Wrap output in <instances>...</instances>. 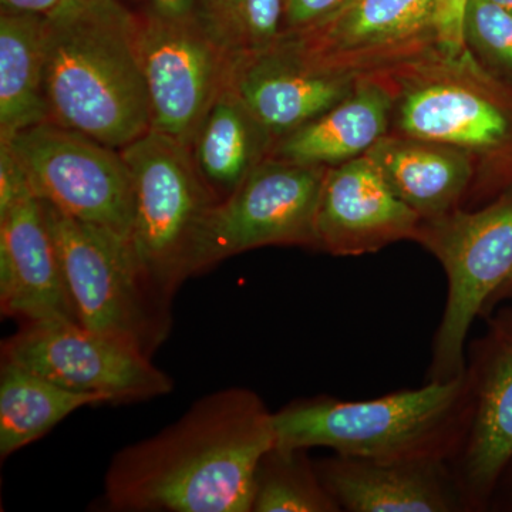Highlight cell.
Listing matches in <instances>:
<instances>
[{
	"label": "cell",
	"mask_w": 512,
	"mask_h": 512,
	"mask_svg": "<svg viewBox=\"0 0 512 512\" xmlns=\"http://www.w3.org/2000/svg\"><path fill=\"white\" fill-rule=\"evenodd\" d=\"M45 18L0 15V140L49 121L43 90Z\"/></svg>",
	"instance_id": "44dd1931"
},
{
	"label": "cell",
	"mask_w": 512,
	"mask_h": 512,
	"mask_svg": "<svg viewBox=\"0 0 512 512\" xmlns=\"http://www.w3.org/2000/svg\"><path fill=\"white\" fill-rule=\"evenodd\" d=\"M232 86L276 141L348 97V73L320 66L288 32L275 45L238 59Z\"/></svg>",
	"instance_id": "4fadbf2b"
},
{
	"label": "cell",
	"mask_w": 512,
	"mask_h": 512,
	"mask_svg": "<svg viewBox=\"0 0 512 512\" xmlns=\"http://www.w3.org/2000/svg\"><path fill=\"white\" fill-rule=\"evenodd\" d=\"M163 2H174V0H163Z\"/></svg>",
	"instance_id": "4dcf8cb0"
},
{
	"label": "cell",
	"mask_w": 512,
	"mask_h": 512,
	"mask_svg": "<svg viewBox=\"0 0 512 512\" xmlns=\"http://www.w3.org/2000/svg\"><path fill=\"white\" fill-rule=\"evenodd\" d=\"M366 156L421 220L460 208L473 178L470 157L461 148L419 138L384 136Z\"/></svg>",
	"instance_id": "e0dca14e"
},
{
	"label": "cell",
	"mask_w": 512,
	"mask_h": 512,
	"mask_svg": "<svg viewBox=\"0 0 512 512\" xmlns=\"http://www.w3.org/2000/svg\"><path fill=\"white\" fill-rule=\"evenodd\" d=\"M42 205L80 325L153 356L170 332V309L148 292L127 239Z\"/></svg>",
	"instance_id": "52a82bcc"
},
{
	"label": "cell",
	"mask_w": 512,
	"mask_h": 512,
	"mask_svg": "<svg viewBox=\"0 0 512 512\" xmlns=\"http://www.w3.org/2000/svg\"><path fill=\"white\" fill-rule=\"evenodd\" d=\"M109 404L97 394L77 393L2 360L0 367V456L35 443L76 410Z\"/></svg>",
	"instance_id": "7402d4cb"
},
{
	"label": "cell",
	"mask_w": 512,
	"mask_h": 512,
	"mask_svg": "<svg viewBox=\"0 0 512 512\" xmlns=\"http://www.w3.org/2000/svg\"><path fill=\"white\" fill-rule=\"evenodd\" d=\"M390 113L392 97L386 89L360 84L322 116L279 138L271 157L319 167L355 160L386 136Z\"/></svg>",
	"instance_id": "d6986e66"
},
{
	"label": "cell",
	"mask_w": 512,
	"mask_h": 512,
	"mask_svg": "<svg viewBox=\"0 0 512 512\" xmlns=\"http://www.w3.org/2000/svg\"><path fill=\"white\" fill-rule=\"evenodd\" d=\"M329 167L268 158L202 221L191 276L262 247L316 249L315 221Z\"/></svg>",
	"instance_id": "ba28073f"
},
{
	"label": "cell",
	"mask_w": 512,
	"mask_h": 512,
	"mask_svg": "<svg viewBox=\"0 0 512 512\" xmlns=\"http://www.w3.org/2000/svg\"><path fill=\"white\" fill-rule=\"evenodd\" d=\"M303 448L274 446L256 467L251 512H339Z\"/></svg>",
	"instance_id": "603a6c76"
},
{
	"label": "cell",
	"mask_w": 512,
	"mask_h": 512,
	"mask_svg": "<svg viewBox=\"0 0 512 512\" xmlns=\"http://www.w3.org/2000/svg\"><path fill=\"white\" fill-rule=\"evenodd\" d=\"M414 241L439 259L447 276L443 318L434 335L427 382L466 372L468 332L512 278V190L477 211L421 220Z\"/></svg>",
	"instance_id": "5b68a950"
},
{
	"label": "cell",
	"mask_w": 512,
	"mask_h": 512,
	"mask_svg": "<svg viewBox=\"0 0 512 512\" xmlns=\"http://www.w3.org/2000/svg\"><path fill=\"white\" fill-rule=\"evenodd\" d=\"M288 33L320 66L348 73L350 60L434 37V0H353L318 28Z\"/></svg>",
	"instance_id": "2e32d148"
},
{
	"label": "cell",
	"mask_w": 512,
	"mask_h": 512,
	"mask_svg": "<svg viewBox=\"0 0 512 512\" xmlns=\"http://www.w3.org/2000/svg\"><path fill=\"white\" fill-rule=\"evenodd\" d=\"M49 121L113 148L151 130L137 16L120 0H64L45 18Z\"/></svg>",
	"instance_id": "7a4b0ae2"
},
{
	"label": "cell",
	"mask_w": 512,
	"mask_h": 512,
	"mask_svg": "<svg viewBox=\"0 0 512 512\" xmlns=\"http://www.w3.org/2000/svg\"><path fill=\"white\" fill-rule=\"evenodd\" d=\"M505 299H512V278L500 289L497 293H495L494 298L491 299L490 305H488L487 313H490L491 309L495 308L498 302L505 301Z\"/></svg>",
	"instance_id": "f1b7e54d"
},
{
	"label": "cell",
	"mask_w": 512,
	"mask_h": 512,
	"mask_svg": "<svg viewBox=\"0 0 512 512\" xmlns=\"http://www.w3.org/2000/svg\"><path fill=\"white\" fill-rule=\"evenodd\" d=\"M215 35L237 59L264 52L285 28V0H200Z\"/></svg>",
	"instance_id": "cb8c5ba5"
},
{
	"label": "cell",
	"mask_w": 512,
	"mask_h": 512,
	"mask_svg": "<svg viewBox=\"0 0 512 512\" xmlns=\"http://www.w3.org/2000/svg\"><path fill=\"white\" fill-rule=\"evenodd\" d=\"M274 446V413L259 394L218 390L156 436L114 454L104 478L106 507L251 512L256 467Z\"/></svg>",
	"instance_id": "6da1fadb"
},
{
	"label": "cell",
	"mask_w": 512,
	"mask_h": 512,
	"mask_svg": "<svg viewBox=\"0 0 512 512\" xmlns=\"http://www.w3.org/2000/svg\"><path fill=\"white\" fill-rule=\"evenodd\" d=\"M406 136L466 148L497 146L508 133L503 111L467 87L431 83L407 94L400 107Z\"/></svg>",
	"instance_id": "ffe728a7"
},
{
	"label": "cell",
	"mask_w": 512,
	"mask_h": 512,
	"mask_svg": "<svg viewBox=\"0 0 512 512\" xmlns=\"http://www.w3.org/2000/svg\"><path fill=\"white\" fill-rule=\"evenodd\" d=\"M491 2H494L495 5H498L500 8L507 10V12L511 13L512 15V0H491Z\"/></svg>",
	"instance_id": "f546056e"
},
{
	"label": "cell",
	"mask_w": 512,
	"mask_h": 512,
	"mask_svg": "<svg viewBox=\"0 0 512 512\" xmlns=\"http://www.w3.org/2000/svg\"><path fill=\"white\" fill-rule=\"evenodd\" d=\"M276 138L229 84L215 99L190 153L215 201L225 200L258 165L271 158Z\"/></svg>",
	"instance_id": "ac0fdd59"
},
{
	"label": "cell",
	"mask_w": 512,
	"mask_h": 512,
	"mask_svg": "<svg viewBox=\"0 0 512 512\" xmlns=\"http://www.w3.org/2000/svg\"><path fill=\"white\" fill-rule=\"evenodd\" d=\"M466 42L481 55L512 69V15L491 0H470L467 6Z\"/></svg>",
	"instance_id": "d4e9b609"
},
{
	"label": "cell",
	"mask_w": 512,
	"mask_h": 512,
	"mask_svg": "<svg viewBox=\"0 0 512 512\" xmlns=\"http://www.w3.org/2000/svg\"><path fill=\"white\" fill-rule=\"evenodd\" d=\"M471 416L466 372L360 402L316 396L274 413L275 446L329 448L379 463H448L466 439Z\"/></svg>",
	"instance_id": "3957f363"
},
{
	"label": "cell",
	"mask_w": 512,
	"mask_h": 512,
	"mask_svg": "<svg viewBox=\"0 0 512 512\" xmlns=\"http://www.w3.org/2000/svg\"><path fill=\"white\" fill-rule=\"evenodd\" d=\"M315 464L340 511H467L448 463H379L335 453Z\"/></svg>",
	"instance_id": "9a60e30c"
},
{
	"label": "cell",
	"mask_w": 512,
	"mask_h": 512,
	"mask_svg": "<svg viewBox=\"0 0 512 512\" xmlns=\"http://www.w3.org/2000/svg\"><path fill=\"white\" fill-rule=\"evenodd\" d=\"M2 360L109 404L154 399L174 387L151 357L70 320L23 322L2 343Z\"/></svg>",
	"instance_id": "30bf717a"
},
{
	"label": "cell",
	"mask_w": 512,
	"mask_h": 512,
	"mask_svg": "<svg viewBox=\"0 0 512 512\" xmlns=\"http://www.w3.org/2000/svg\"><path fill=\"white\" fill-rule=\"evenodd\" d=\"M0 308L23 322H77L42 201L25 192L0 215Z\"/></svg>",
	"instance_id": "5bb4252c"
},
{
	"label": "cell",
	"mask_w": 512,
	"mask_h": 512,
	"mask_svg": "<svg viewBox=\"0 0 512 512\" xmlns=\"http://www.w3.org/2000/svg\"><path fill=\"white\" fill-rule=\"evenodd\" d=\"M0 141L9 147L40 201L128 241L134 185L119 148L53 121L23 128Z\"/></svg>",
	"instance_id": "9c48e42d"
},
{
	"label": "cell",
	"mask_w": 512,
	"mask_h": 512,
	"mask_svg": "<svg viewBox=\"0 0 512 512\" xmlns=\"http://www.w3.org/2000/svg\"><path fill=\"white\" fill-rule=\"evenodd\" d=\"M136 16L151 130L190 147L238 59L208 25L200 0H153Z\"/></svg>",
	"instance_id": "8992f818"
},
{
	"label": "cell",
	"mask_w": 512,
	"mask_h": 512,
	"mask_svg": "<svg viewBox=\"0 0 512 512\" xmlns=\"http://www.w3.org/2000/svg\"><path fill=\"white\" fill-rule=\"evenodd\" d=\"M420 222L365 154L326 171L316 212V249L335 256L372 254L414 239Z\"/></svg>",
	"instance_id": "7c38bea8"
},
{
	"label": "cell",
	"mask_w": 512,
	"mask_h": 512,
	"mask_svg": "<svg viewBox=\"0 0 512 512\" xmlns=\"http://www.w3.org/2000/svg\"><path fill=\"white\" fill-rule=\"evenodd\" d=\"M134 185L130 244L148 292L170 309L175 292L191 278L195 239L215 204L190 147L150 130L121 148Z\"/></svg>",
	"instance_id": "277c9868"
},
{
	"label": "cell",
	"mask_w": 512,
	"mask_h": 512,
	"mask_svg": "<svg viewBox=\"0 0 512 512\" xmlns=\"http://www.w3.org/2000/svg\"><path fill=\"white\" fill-rule=\"evenodd\" d=\"M471 416L466 439L450 463L467 511L493 497L512 461V306L490 316L467 353Z\"/></svg>",
	"instance_id": "8fae6325"
},
{
	"label": "cell",
	"mask_w": 512,
	"mask_h": 512,
	"mask_svg": "<svg viewBox=\"0 0 512 512\" xmlns=\"http://www.w3.org/2000/svg\"><path fill=\"white\" fill-rule=\"evenodd\" d=\"M64 0H0L2 12L28 13L47 16L59 8Z\"/></svg>",
	"instance_id": "83f0119b"
},
{
	"label": "cell",
	"mask_w": 512,
	"mask_h": 512,
	"mask_svg": "<svg viewBox=\"0 0 512 512\" xmlns=\"http://www.w3.org/2000/svg\"><path fill=\"white\" fill-rule=\"evenodd\" d=\"M285 3H286V0H285Z\"/></svg>",
	"instance_id": "1f68e13d"
},
{
	"label": "cell",
	"mask_w": 512,
	"mask_h": 512,
	"mask_svg": "<svg viewBox=\"0 0 512 512\" xmlns=\"http://www.w3.org/2000/svg\"><path fill=\"white\" fill-rule=\"evenodd\" d=\"M470 0H434V37L448 57H460L466 46L467 6Z\"/></svg>",
	"instance_id": "484cf974"
},
{
	"label": "cell",
	"mask_w": 512,
	"mask_h": 512,
	"mask_svg": "<svg viewBox=\"0 0 512 512\" xmlns=\"http://www.w3.org/2000/svg\"><path fill=\"white\" fill-rule=\"evenodd\" d=\"M353 0H286V32H303L318 28L339 15Z\"/></svg>",
	"instance_id": "4316f807"
}]
</instances>
